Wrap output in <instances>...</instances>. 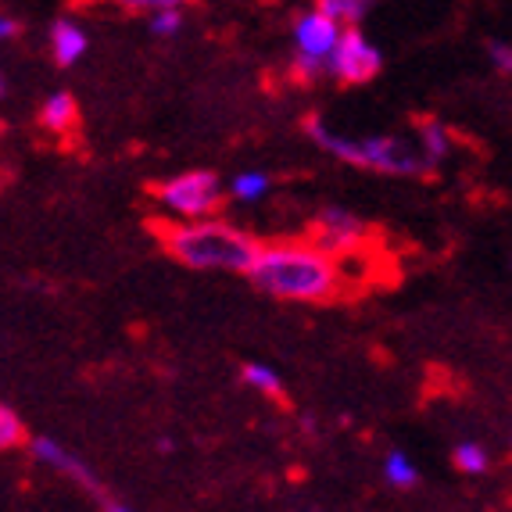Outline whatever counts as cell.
Here are the masks:
<instances>
[{
    "mask_svg": "<svg viewBox=\"0 0 512 512\" xmlns=\"http://www.w3.org/2000/svg\"><path fill=\"white\" fill-rule=\"evenodd\" d=\"M147 226H151L154 237L162 240V248L176 262L190 265V269H233V273H248L255 255L262 251V240L222 219H197L190 226H172V222L154 219Z\"/></svg>",
    "mask_w": 512,
    "mask_h": 512,
    "instance_id": "cell-2",
    "label": "cell"
},
{
    "mask_svg": "<svg viewBox=\"0 0 512 512\" xmlns=\"http://www.w3.org/2000/svg\"><path fill=\"white\" fill-rule=\"evenodd\" d=\"M369 240H373V226L362 222L359 215L344 212V208H323L312 222V230H308V244L330 255L333 262L362 255Z\"/></svg>",
    "mask_w": 512,
    "mask_h": 512,
    "instance_id": "cell-4",
    "label": "cell"
},
{
    "mask_svg": "<svg viewBox=\"0 0 512 512\" xmlns=\"http://www.w3.org/2000/svg\"><path fill=\"white\" fill-rule=\"evenodd\" d=\"M337 36H341V26H333L330 18L319 15V11H305V15H298V26H294L298 54L326 61L333 51V43H337Z\"/></svg>",
    "mask_w": 512,
    "mask_h": 512,
    "instance_id": "cell-8",
    "label": "cell"
},
{
    "mask_svg": "<svg viewBox=\"0 0 512 512\" xmlns=\"http://www.w3.org/2000/svg\"><path fill=\"white\" fill-rule=\"evenodd\" d=\"M180 29H183V11L180 8L151 11V33L154 36H176Z\"/></svg>",
    "mask_w": 512,
    "mask_h": 512,
    "instance_id": "cell-20",
    "label": "cell"
},
{
    "mask_svg": "<svg viewBox=\"0 0 512 512\" xmlns=\"http://www.w3.org/2000/svg\"><path fill=\"white\" fill-rule=\"evenodd\" d=\"M251 283L258 291L273 294L283 301H323L348 298V276L341 265L308 240H280V244H262L248 269Z\"/></svg>",
    "mask_w": 512,
    "mask_h": 512,
    "instance_id": "cell-1",
    "label": "cell"
},
{
    "mask_svg": "<svg viewBox=\"0 0 512 512\" xmlns=\"http://www.w3.org/2000/svg\"><path fill=\"white\" fill-rule=\"evenodd\" d=\"M126 11H162V8H180L190 0H119Z\"/></svg>",
    "mask_w": 512,
    "mask_h": 512,
    "instance_id": "cell-21",
    "label": "cell"
},
{
    "mask_svg": "<svg viewBox=\"0 0 512 512\" xmlns=\"http://www.w3.org/2000/svg\"><path fill=\"white\" fill-rule=\"evenodd\" d=\"M151 194L169 205L172 212L187 215V219H208V215L222 212L226 197H222V183L215 172H183L165 183H154Z\"/></svg>",
    "mask_w": 512,
    "mask_h": 512,
    "instance_id": "cell-3",
    "label": "cell"
},
{
    "mask_svg": "<svg viewBox=\"0 0 512 512\" xmlns=\"http://www.w3.org/2000/svg\"><path fill=\"white\" fill-rule=\"evenodd\" d=\"M380 69H384V58H380L373 43L359 29H341L330 58H326V76L341 79L344 86H362L373 83L380 76Z\"/></svg>",
    "mask_w": 512,
    "mask_h": 512,
    "instance_id": "cell-5",
    "label": "cell"
},
{
    "mask_svg": "<svg viewBox=\"0 0 512 512\" xmlns=\"http://www.w3.org/2000/svg\"><path fill=\"white\" fill-rule=\"evenodd\" d=\"M416 126H419V137H423V147H427L430 162L444 158V154H448V129H444L437 119H419Z\"/></svg>",
    "mask_w": 512,
    "mask_h": 512,
    "instance_id": "cell-16",
    "label": "cell"
},
{
    "mask_svg": "<svg viewBox=\"0 0 512 512\" xmlns=\"http://www.w3.org/2000/svg\"><path fill=\"white\" fill-rule=\"evenodd\" d=\"M101 512H133L126 502H119V498H108V502L101 505Z\"/></svg>",
    "mask_w": 512,
    "mask_h": 512,
    "instance_id": "cell-24",
    "label": "cell"
},
{
    "mask_svg": "<svg viewBox=\"0 0 512 512\" xmlns=\"http://www.w3.org/2000/svg\"><path fill=\"white\" fill-rule=\"evenodd\" d=\"M0 97H4V79H0Z\"/></svg>",
    "mask_w": 512,
    "mask_h": 512,
    "instance_id": "cell-26",
    "label": "cell"
},
{
    "mask_svg": "<svg viewBox=\"0 0 512 512\" xmlns=\"http://www.w3.org/2000/svg\"><path fill=\"white\" fill-rule=\"evenodd\" d=\"M373 4H376V0H316V11L330 18L333 26L355 29L362 18L373 11Z\"/></svg>",
    "mask_w": 512,
    "mask_h": 512,
    "instance_id": "cell-12",
    "label": "cell"
},
{
    "mask_svg": "<svg viewBox=\"0 0 512 512\" xmlns=\"http://www.w3.org/2000/svg\"><path fill=\"white\" fill-rule=\"evenodd\" d=\"M305 133L312 140H316L323 151H330L337 162H348V165H359L362 169V158H359V140H348V137H341V133H333L330 126H326L323 119H305Z\"/></svg>",
    "mask_w": 512,
    "mask_h": 512,
    "instance_id": "cell-10",
    "label": "cell"
},
{
    "mask_svg": "<svg viewBox=\"0 0 512 512\" xmlns=\"http://www.w3.org/2000/svg\"><path fill=\"white\" fill-rule=\"evenodd\" d=\"M487 51H491V61L498 65V72H502V76H509V72H512L509 43H505V40H491V43H487Z\"/></svg>",
    "mask_w": 512,
    "mask_h": 512,
    "instance_id": "cell-22",
    "label": "cell"
},
{
    "mask_svg": "<svg viewBox=\"0 0 512 512\" xmlns=\"http://www.w3.org/2000/svg\"><path fill=\"white\" fill-rule=\"evenodd\" d=\"M29 452L36 455V462H43V466H51L54 473H61V477H69L72 484H79L86 491V495H94L97 505L108 502V491L101 487V480H97V473L86 466L79 455H72L69 448H61L58 441H51V437H33L29 441Z\"/></svg>",
    "mask_w": 512,
    "mask_h": 512,
    "instance_id": "cell-7",
    "label": "cell"
},
{
    "mask_svg": "<svg viewBox=\"0 0 512 512\" xmlns=\"http://www.w3.org/2000/svg\"><path fill=\"white\" fill-rule=\"evenodd\" d=\"M455 466H459L466 477H484V473L491 470V455H487L484 444L462 441L459 448H455Z\"/></svg>",
    "mask_w": 512,
    "mask_h": 512,
    "instance_id": "cell-14",
    "label": "cell"
},
{
    "mask_svg": "<svg viewBox=\"0 0 512 512\" xmlns=\"http://www.w3.org/2000/svg\"><path fill=\"white\" fill-rule=\"evenodd\" d=\"M240 376H244V384H248L251 391H258V394H265V398H276V402H283L280 376H276L269 366H262V362H248V366L240 369Z\"/></svg>",
    "mask_w": 512,
    "mask_h": 512,
    "instance_id": "cell-13",
    "label": "cell"
},
{
    "mask_svg": "<svg viewBox=\"0 0 512 512\" xmlns=\"http://www.w3.org/2000/svg\"><path fill=\"white\" fill-rule=\"evenodd\" d=\"M384 477L391 487H416L419 484V470L416 462L409 459L405 452H391L384 459Z\"/></svg>",
    "mask_w": 512,
    "mask_h": 512,
    "instance_id": "cell-15",
    "label": "cell"
},
{
    "mask_svg": "<svg viewBox=\"0 0 512 512\" xmlns=\"http://www.w3.org/2000/svg\"><path fill=\"white\" fill-rule=\"evenodd\" d=\"M291 76H294V83H298V86H312L316 79L326 76V61L308 58V54H294Z\"/></svg>",
    "mask_w": 512,
    "mask_h": 512,
    "instance_id": "cell-19",
    "label": "cell"
},
{
    "mask_svg": "<svg viewBox=\"0 0 512 512\" xmlns=\"http://www.w3.org/2000/svg\"><path fill=\"white\" fill-rule=\"evenodd\" d=\"M11 36H18V22L0 11V40H11Z\"/></svg>",
    "mask_w": 512,
    "mask_h": 512,
    "instance_id": "cell-23",
    "label": "cell"
},
{
    "mask_svg": "<svg viewBox=\"0 0 512 512\" xmlns=\"http://www.w3.org/2000/svg\"><path fill=\"white\" fill-rule=\"evenodd\" d=\"M86 47H90V40H86V33L76 26V22L58 18V22L51 26V51L61 69H72V65L86 54Z\"/></svg>",
    "mask_w": 512,
    "mask_h": 512,
    "instance_id": "cell-9",
    "label": "cell"
},
{
    "mask_svg": "<svg viewBox=\"0 0 512 512\" xmlns=\"http://www.w3.org/2000/svg\"><path fill=\"white\" fill-rule=\"evenodd\" d=\"M362 169L391 172V176H423L430 169V158L419 154L402 137H366L359 140Z\"/></svg>",
    "mask_w": 512,
    "mask_h": 512,
    "instance_id": "cell-6",
    "label": "cell"
},
{
    "mask_svg": "<svg viewBox=\"0 0 512 512\" xmlns=\"http://www.w3.org/2000/svg\"><path fill=\"white\" fill-rule=\"evenodd\" d=\"M72 4H76V8H83V4H97V0H72Z\"/></svg>",
    "mask_w": 512,
    "mask_h": 512,
    "instance_id": "cell-25",
    "label": "cell"
},
{
    "mask_svg": "<svg viewBox=\"0 0 512 512\" xmlns=\"http://www.w3.org/2000/svg\"><path fill=\"white\" fill-rule=\"evenodd\" d=\"M76 122H79V104H76V97L72 94H51L47 101H43V111H40V126L43 129H51V133H69V129H76Z\"/></svg>",
    "mask_w": 512,
    "mask_h": 512,
    "instance_id": "cell-11",
    "label": "cell"
},
{
    "mask_svg": "<svg viewBox=\"0 0 512 512\" xmlns=\"http://www.w3.org/2000/svg\"><path fill=\"white\" fill-rule=\"evenodd\" d=\"M233 197H240V201H258V197L269 194V176H262V172H244V176H237L233 180Z\"/></svg>",
    "mask_w": 512,
    "mask_h": 512,
    "instance_id": "cell-18",
    "label": "cell"
},
{
    "mask_svg": "<svg viewBox=\"0 0 512 512\" xmlns=\"http://www.w3.org/2000/svg\"><path fill=\"white\" fill-rule=\"evenodd\" d=\"M18 444H26V427L8 405H0V452H11Z\"/></svg>",
    "mask_w": 512,
    "mask_h": 512,
    "instance_id": "cell-17",
    "label": "cell"
}]
</instances>
